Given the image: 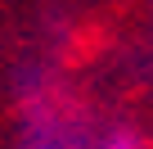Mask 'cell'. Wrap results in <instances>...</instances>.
I'll use <instances>...</instances> for the list:
<instances>
[{"mask_svg": "<svg viewBox=\"0 0 153 149\" xmlns=\"http://www.w3.org/2000/svg\"><path fill=\"white\" fill-rule=\"evenodd\" d=\"M104 149H144V145H140L135 136H113V140H108Z\"/></svg>", "mask_w": 153, "mask_h": 149, "instance_id": "6da1fadb", "label": "cell"}]
</instances>
